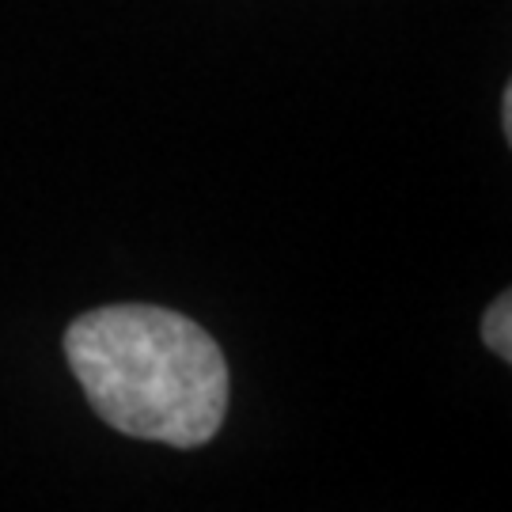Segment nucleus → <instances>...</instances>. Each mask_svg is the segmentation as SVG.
<instances>
[{
	"label": "nucleus",
	"instance_id": "obj_3",
	"mask_svg": "<svg viewBox=\"0 0 512 512\" xmlns=\"http://www.w3.org/2000/svg\"><path fill=\"white\" fill-rule=\"evenodd\" d=\"M501 118H505V137H512V92H505L501 99Z\"/></svg>",
	"mask_w": 512,
	"mask_h": 512
},
{
	"label": "nucleus",
	"instance_id": "obj_1",
	"mask_svg": "<svg viewBox=\"0 0 512 512\" xmlns=\"http://www.w3.org/2000/svg\"><path fill=\"white\" fill-rule=\"evenodd\" d=\"M65 357L95 414L126 437L202 448L224 425V353L179 311L152 304L88 311L65 330Z\"/></svg>",
	"mask_w": 512,
	"mask_h": 512
},
{
	"label": "nucleus",
	"instance_id": "obj_2",
	"mask_svg": "<svg viewBox=\"0 0 512 512\" xmlns=\"http://www.w3.org/2000/svg\"><path fill=\"white\" fill-rule=\"evenodd\" d=\"M482 338L501 361H512V296L501 293L482 319Z\"/></svg>",
	"mask_w": 512,
	"mask_h": 512
}]
</instances>
